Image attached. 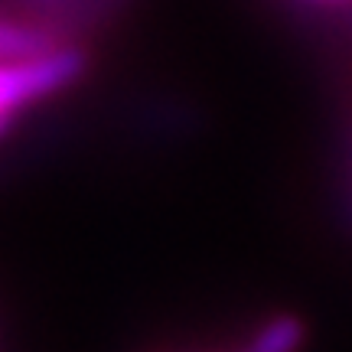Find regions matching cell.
<instances>
[{
  "label": "cell",
  "mask_w": 352,
  "mask_h": 352,
  "mask_svg": "<svg viewBox=\"0 0 352 352\" xmlns=\"http://www.w3.org/2000/svg\"><path fill=\"white\" fill-rule=\"evenodd\" d=\"M124 3L127 0H10L7 13L23 16V20H36V23H50L72 39L78 26L98 23L108 10L124 7Z\"/></svg>",
  "instance_id": "2"
},
{
  "label": "cell",
  "mask_w": 352,
  "mask_h": 352,
  "mask_svg": "<svg viewBox=\"0 0 352 352\" xmlns=\"http://www.w3.org/2000/svg\"><path fill=\"white\" fill-rule=\"evenodd\" d=\"M303 336H307V327H303L300 316L277 314L254 333V340L248 342L245 352H297Z\"/></svg>",
  "instance_id": "3"
},
{
  "label": "cell",
  "mask_w": 352,
  "mask_h": 352,
  "mask_svg": "<svg viewBox=\"0 0 352 352\" xmlns=\"http://www.w3.org/2000/svg\"><path fill=\"white\" fill-rule=\"evenodd\" d=\"M85 65L88 56L76 43L30 56V59L3 63V69H0V118H3V127H10L13 114L20 108L72 85L85 72Z\"/></svg>",
  "instance_id": "1"
}]
</instances>
